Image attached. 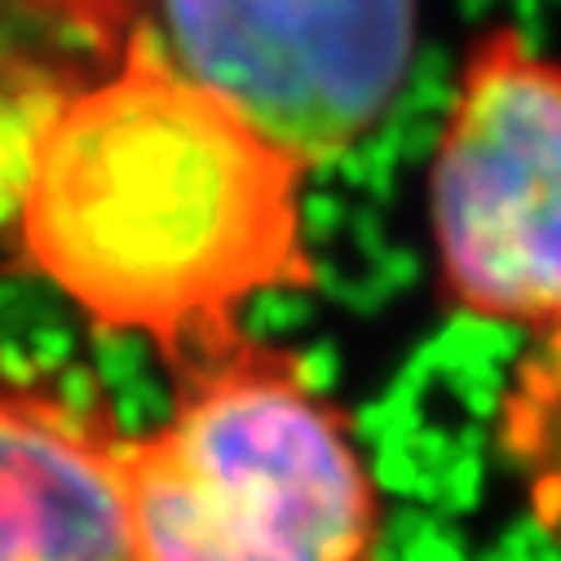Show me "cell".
I'll return each instance as SVG.
<instances>
[{
	"label": "cell",
	"instance_id": "cell-1",
	"mask_svg": "<svg viewBox=\"0 0 561 561\" xmlns=\"http://www.w3.org/2000/svg\"><path fill=\"white\" fill-rule=\"evenodd\" d=\"M310 164L186 76L156 23L36 124L10 239L98 332L178 371L243 336V310L310 293Z\"/></svg>",
	"mask_w": 561,
	"mask_h": 561
},
{
	"label": "cell",
	"instance_id": "cell-5",
	"mask_svg": "<svg viewBox=\"0 0 561 561\" xmlns=\"http://www.w3.org/2000/svg\"><path fill=\"white\" fill-rule=\"evenodd\" d=\"M111 402L0 363V561H137Z\"/></svg>",
	"mask_w": 561,
	"mask_h": 561
},
{
	"label": "cell",
	"instance_id": "cell-2",
	"mask_svg": "<svg viewBox=\"0 0 561 561\" xmlns=\"http://www.w3.org/2000/svg\"><path fill=\"white\" fill-rule=\"evenodd\" d=\"M156 425L128 434L137 561H380L389 495L350 402L293 345L182 363Z\"/></svg>",
	"mask_w": 561,
	"mask_h": 561
},
{
	"label": "cell",
	"instance_id": "cell-3",
	"mask_svg": "<svg viewBox=\"0 0 561 561\" xmlns=\"http://www.w3.org/2000/svg\"><path fill=\"white\" fill-rule=\"evenodd\" d=\"M434 288L469 323H561V58L517 27L469 41L425 173Z\"/></svg>",
	"mask_w": 561,
	"mask_h": 561
},
{
	"label": "cell",
	"instance_id": "cell-4",
	"mask_svg": "<svg viewBox=\"0 0 561 561\" xmlns=\"http://www.w3.org/2000/svg\"><path fill=\"white\" fill-rule=\"evenodd\" d=\"M164 49L310 169L341 160L398 102L420 0H160Z\"/></svg>",
	"mask_w": 561,
	"mask_h": 561
},
{
	"label": "cell",
	"instance_id": "cell-6",
	"mask_svg": "<svg viewBox=\"0 0 561 561\" xmlns=\"http://www.w3.org/2000/svg\"><path fill=\"white\" fill-rule=\"evenodd\" d=\"M491 456L526 522L561 539V323L526 336L491 415Z\"/></svg>",
	"mask_w": 561,
	"mask_h": 561
}]
</instances>
